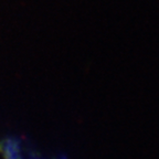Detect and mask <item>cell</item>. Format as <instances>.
I'll list each match as a JSON object with an SVG mask.
<instances>
[{"label": "cell", "instance_id": "1", "mask_svg": "<svg viewBox=\"0 0 159 159\" xmlns=\"http://www.w3.org/2000/svg\"><path fill=\"white\" fill-rule=\"evenodd\" d=\"M0 152L5 159H22L21 156V142L17 137H6L0 142Z\"/></svg>", "mask_w": 159, "mask_h": 159}, {"label": "cell", "instance_id": "2", "mask_svg": "<svg viewBox=\"0 0 159 159\" xmlns=\"http://www.w3.org/2000/svg\"><path fill=\"white\" fill-rule=\"evenodd\" d=\"M57 159H69V158H67V156L65 154H60L59 156L57 157Z\"/></svg>", "mask_w": 159, "mask_h": 159}]
</instances>
